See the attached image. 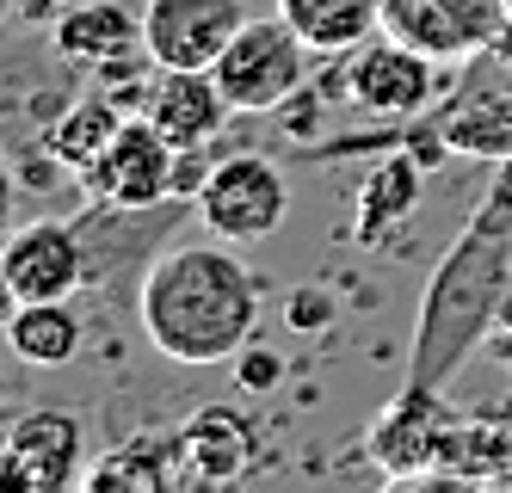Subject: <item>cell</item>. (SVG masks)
<instances>
[{"mask_svg":"<svg viewBox=\"0 0 512 493\" xmlns=\"http://www.w3.org/2000/svg\"><path fill=\"white\" fill-rule=\"evenodd\" d=\"M50 50L81 68H118L130 50H142V13L130 19L118 0H75L50 25Z\"/></svg>","mask_w":512,"mask_h":493,"instance_id":"cell-15","label":"cell"},{"mask_svg":"<svg viewBox=\"0 0 512 493\" xmlns=\"http://www.w3.org/2000/svg\"><path fill=\"white\" fill-rule=\"evenodd\" d=\"M31 7H75V0H31Z\"/></svg>","mask_w":512,"mask_h":493,"instance_id":"cell-28","label":"cell"},{"mask_svg":"<svg viewBox=\"0 0 512 493\" xmlns=\"http://www.w3.org/2000/svg\"><path fill=\"white\" fill-rule=\"evenodd\" d=\"M309 44H303V31L290 25L284 13L272 19H247L235 31V44L216 56V87H223V99L235 111H247V118H266V111H284L290 99L303 93L309 81Z\"/></svg>","mask_w":512,"mask_h":493,"instance_id":"cell-4","label":"cell"},{"mask_svg":"<svg viewBox=\"0 0 512 493\" xmlns=\"http://www.w3.org/2000/svg\"><path fill=\"white\" fill-rule=\"evenodd\" d=\"M235 376H241V389H247V395H266V389L284 383V358H278L272 346H241Z\"/></svg>","mask_w":512,"mask_h":493,"instance_id":"cell-23","label":"cell"},{"mask_svg":"<svg viewBox=\"0 0 512 493\" xmlns=\"http://www.w3.org/2000/svg\"><path fill=\"white\" fill-rule=\"evenodd\" d=\"M192 210H198L204 229L229 247L272 241L290 216V179L272 155H223L192 192Z\"/></svg>","mask_w":512,"mask_h":493,"instance_id":"cell-5","label":"cell"},{"mask_svg":"<svg viewBox=\"0 0 512 493\" xmlns=\"http://www.w3.org/2000/svg\"><path fill=\"white\" fill-rule=\"evenodd\" d=\"M13 315H19V290H13V278H7V265H0V333H7Z\"/></svg>","mask_w":512,"mask_h":493,"instance_id":"cell-25","label":"cell"},{"mask_svg":"<svg viewBox=\"0 0 512 493\" xmlns=\"http://www.w3.org/2000/svg\"><path fill=\"white\" fill-rule=\"evenodd\" d=\"M506 7H512V0H506Z\"/></svg>","mask_w":512,"mask_h":493,"instance_id":"cell-32","label":"cell"},{"mask_svg":"<svg viewBox=\"0 0 512 493\" xmlns=\"http://www.w3.org/2000/svg\"><path fill=\"white\" fill-rule=\"evenodd\" d=\"M7 395H13V389H7V376H0V407H7Z\"/></svg>","mask_w":512,"mask_h":493,"instance_id":"cell-30","label":"cell"},{"mask_svg":"<svg viewBox=\"0 0 512 493\" xmlns=\"http://www.w3.org/2000/svg\"><path fill=\"white\" fill-rule=\"evenodd\" d=\"M0 265L19 290V302H62L87 284V247H81V229L75 222H56V216H38V222H19L0 247Z\"/></svg>","mask_w":512,"mask_h":493,"instance_id":"cell-13","label":"cell"},{"mask_svg":"<svg viewBox=\"0 0 512 493\" xmlns=\"http://www.w3.org/2000/svg\"><path fill=\"white\" fill-rule=\"evenodd\" d=\"M512 296V155L500 161L488 198L469 210L445 259L432 265L420 290V321L408 346V383L445 389L469 364V352L500 327V309Z\"/></svg>","mask_w":512,"mask_h":493,"instance_id":"cell-1","label":"cell"},{"mask_svg":"<svg viewBox=\"0 0 512 493\" xmlns=\"http://www.w3.org/2000/svg\"><path fill=\"white\" fill-rule=\"evenodd\" d=\"M284 321H290V333H327V327H334V296L315 290V284L290 290L284 296Z\"/></svg>","mask_w":512,"mask_h":493,"instance_id":"cell-22","label":"cell"},{"mask_svg":"<svg viewBox=\"0 0 512 493\" xmlns=\"http://www.w3.org/2000/svg\"><path fill=\"white\" fill-rule=\"evenodd\" d=\"M260 278L235 259L229 241L161 247L136 284V321L149 346L173 364H235L260 327Z\"/></svg>","mask_w":512,"mask_h":493,"instance_id":"cell-2","label":"cell"},{"mask_svg":"<svg viewBox=\"0 0 512 493\" xmlns=\"http://www.w3.org/2000/svg\"><path fill=\"white\" fill-rule=\"evenodd\" d=\"M500 333H512V296H506V309H500Z\"/></svg>","mask_w":512,"mask_h":493,"instance_id":"cell-27","label":"cell"},{"mask_svg":"<svg viewBox=\"0 0 512 493\" xmlns=\"http://www.w3.org/2000/svg\"><path fill=\"white\" fill-rule=\"evenodd\" d=\"M278 13L303 31L315 56H346L383 31V0H278Z\"/></svg>","mask_w":512,"mask_h":493,"instance_id":"cell-18","label":"cell"},{"mask_svg":"<svg viewBox=\"0 0 512 493\" xmlns=\"http://www.w3.org/2000/svg\"><path fill=\"white\" fill-rule=\"evenodd\" d=\"M87 475V438L68 407H31L0 432V493H68Z\"/></svg>","mask_w":512,"mask_h":493,"instance_id":"cell-7","label":"cell"},{"mask_svg":"<svg viewBox=\"0 0 512 493\" xmlns=\"http://www.w3.org/2000/svg\"><path fill=\"white\" fill-rule=\"evenodd\" d=\"M167 450H173V475L186 487H229L260 463V426H253L241 407L216 401V407H198L192 420L167 438Z\"/></svg>","mask_w":512,"mask_h":493,"instance_id":"cell-12","label":"cell"},{"mask_svg":"<svg viewBox=\"0 0 512 493\" xmlns=\"http://www.w3.org/2000/svg\"><path fill=\"white\" fill-rule=\"evenodd\" d=\"M105 210H161L179 192V148L149 124V118H124L112 148L93 161L81 179Z\"/></svg>","mask_w":512,"mask_h":493,"instance_id":"cell-10","label":"cell"},{"mask_svg":"<svg viewBox=\"0 0 512 493\" xmlns=\"http://www.w3.org/2000/svg\"><path fill=\"white\" fill-rule=\"evenodd\" d=\"M173 481H179V475H173V450L155 444V438H136V444L105 450V457H93L87 475H81V487H93V493H118V487L161 493V487H173Z\"/></svg>","mask_w":512,"mask_h":493,"instance_id":"cell-21","label":"cell"},{"mask_svg":"<svg viewBox=\"0 0 512 493\" xmlns=\"http://www.w3.org/2000/svg\"><path fill=\"white\" fill-rule=\"evenodd\" d=\"M87 346V327L75 315V302H19V315L7 321V352L31 370H62L75 364Z\"/></svg>","mask_w":512,"mask_h":493,"instance_id":"cell-17","label":"cell"},{"mask_svg":"<svg viewBox=\"0 0 512 493\" xmlns=\"http://www.w3.org/2000/svg\"><path fill=\"white\" fill-rule=\"evenodd\" d=\"M124 99H112V93H87V99H75L62 111V118L50 124V155L68 167V173H93V161L112 148V136L124 130Z\"/></svg>","mask_w":512,"mask_h":493,"instance_id":"cell-19","label":"cell"},{"mask_svg":"<svg viewBox=\"0 0 512 493\" xmlns=\"http://www.w3.org/2000/svg\"><path fill=\"white\" fill-rule=\"evenodd\" d=\"M346 99L371 118H426L438 105V62L420 56L414 44L377 31L358 50H346Z\"/></svg>","mask_w":512,"mask_h":493,"instance_id":"cell-8","label":"cell"},{"mask_svg":"<svg viewBox=\"0 0 512 493\" xmlns=\"http://www.w3.org/2000/svg\"><path fill=\"white\" fill-rule=\"evenodd\" d=\"M512 25L506 0H383V31L432 62H475Z\"/></svg>","mask_w":512,"mask_h":493,"instance_id":"cell-9","label":"cell"},{"mask_svg":"<svg viewBox=\"0 0 512 493\" xmlns=\"http://www.w3.org/2000/svg\"><path fill=\"white\" fill-rule=\"evenodd\" d=\"M500 358H506V364H512V333H506V346H500Z\"/></svg>","mask_w":512,"mask_h":493,"instance_id":"cell-29","label":"cell"},{"mask_svg":"<svg viewBox=\"0 0 512 493\" xmlns=\"http://www.w3.org/2000/svg\"><path fill=\"white\" fill-rule=\"evenodd\" d=\"M457 413L463 407H451L445 389L401 383V395L371 420V432H364V457H371L389 481H445Z\"/></svg>","mask_w":512,"mask_h":493,"instance_id":"cell-6","label":"cell"},{"mask_svg":"<svg viewBox=\"0 0 512 493\" xmlns=\"http://www.w3.org/2000/svg\"><path fill=\"white\" fill-rule=\"evenodd\" d=\"M7 13H13V0H0V19H7Z\"/></svg>","mask_w":512,"mask_h":493,"instance_id":"cell-31","label":"cell"},{"mask_svg":"<svg viewBox=\"0 0 512 493\" xmlns=\"http://www.w3.org/2000/svg\"><path fill=\"white\" fill-rule=\"evenodd\" d=\"M7 235H13V173L0 167V247H7Z\"/></svg>","mask_w":512,"mask_h":493,"instance_id":"cell-24","label":"cell"},{"mask_svg":"<svg viewBox=\"0 0 512 493\" xmlns=\"http://www.w3.org/2000/svg\"><path fill=\"white\" fill-rule=\"evenodd\" d=\"M229 111L235 105L223 99L210 68H155V81L142 87V118H149L179 155H198L204 142L223 136Z\"/></svg>","mask_w":512,"mask_h":493,"instance_id":"cell-14","label":"cell"},{"mask_svg":"<svg viewBox=\"0 0 512 493\" xmlns=\"http://www.w3.org/2000/svg\"><path fill=\"white\" fill-rule=\"evenodd\" d=\"M445 481H475V487H512V407H475L457 413Z\"/></svg>","mask_w":512,"mask_h":493,"instance_id":"cell-16","label":"cell"},{"mask_svg":"<svg viewBox=\"0 0 512 493\" xmlns=\"http://www.w3.org/2000/svg\"><path fill=\"white\" fill-rule=\"evenodd\" d=\"M420 198V155H383L371 179L358 185V216H352V241H377L395 222L414 216Z\"/></svg>","mask_w":512,"mask_h":493,"instance_id":"cell-20","label":"cell"},{"mask_svg":"<svg viewBox=\"0 0 512 493\" xmlns=\"http://www.w3.org/2000/svg\"><path fill=\"white\" fill-rule=\"evenodd\" d=\"M494 50H500V56H506V62H512V25H506V31H500V44H494Z\"/></svg>","mask_w":512,"mask_h":493,"instance_id":"cell-26","label":"cell"},{"mask_svg":"<svg viewBox=\"0 0 512 493\" xmlns=\"http://www.w3.org/2000/svg\"><path fill=\"white\" fill-rule=\"evenodd\" d=\"M408 142H420L414 148L420 161H445V155L506 161L512 155V62L500 50H482L451 99H438L426 118H408Z\"/></svg>","mask_w":512,"mask_h":493,"instance_id":"cell-3","label":"cell"},{"mask_svg":"<svg viewBox=\"0 0 512 493\" xmlns=\"http://www.w3.org/2000/svg\"><path fill=\"white\" fill-rule=\"evenodd\" d=\"M247 25L241 0H149L142 7V56L155 68H216Z\"/></svg>","mask_w":512,"mask_h":493,"instance_id":"cell-11","label":"cell"}]
</instances>
